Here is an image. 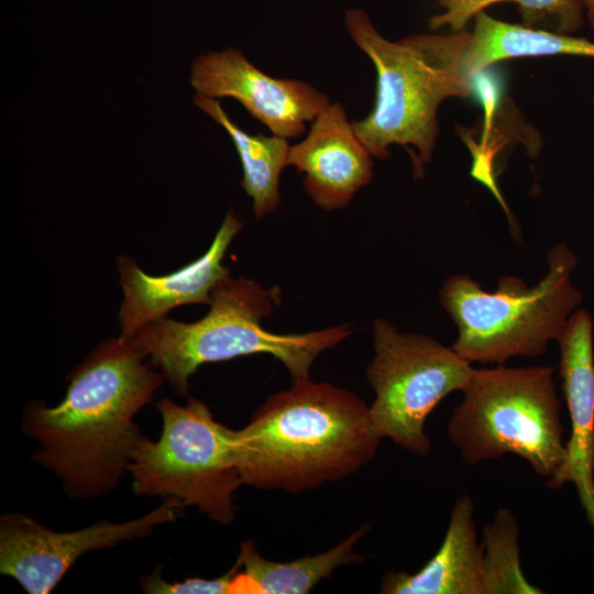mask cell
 Wrapping results in <instances>:
<instances>
[{
	"instance_id": "obj_20",
	"label": "cell",
	"mask_w": 594,
	"mask_h": 594,
	"mask_svg": "<svg viewBox=\"0 0 594 594\" xmlns=\"http://www.w3.org/2000/svg\"><path fill=\"white\" fill-rule=\"evenodd\" d=\"M239 568L235 562L231 570L219 578H189L183 582H167L155 571L141 581V587L144 593L151 594H230Z\"/></svg>"
},
{
	"instance_id": "obj_7",
	"label": "cell",
	"mask_w": 594,
	"mask_h": 594,
	"mask_svg": "<svg viewBox=\"0 0 594 594\" xmlns=\"http://www.w3.org/2000/svg\"><path fill=\"white\" fill-rule=\"evenodd\" d=\"M162 432L157 441L144 435L136 442L128 472L134 493L174 497L209 519L234 520V493L243 484L234 455V430L215 420L208 405L189 398L182 406L157 403Z\"/></svg>"
},
{
	"instance_id": "obj_14",
	"label": "cell",
	"mask_w": 594,
	"mask_h": 594,
	"mask_svg": "<svg viewBox=\"0 0 594 594\" xmlns=\"http://www.w3.org/2000/svg\"><path fill=\"white\" fill-rule=\"evenodd\" d=\"M474 502L464 494L452 508L439 550L417 572L388 571L384 594H483L482 550L477 541Z\"/></svg>"
},
{
	"instance_id": "obj_2",
	"label": "cell",
	"mask_w": 594,
	"mask_h": 594,
	"mask_svg": "<svg viewBox=\"0 0 594 594\" xmlns=\"http://www.w3.org/2000/svg\"><path fill=\"white\" fill-rule=\"evenodd\" d=\"M381 439L360 397L306 378L268 396L234 430V455L243 484L297 494L356 473Z\"/></svg>"
},
{
	"instance_id": "obj_8",
	"label": "cell",
	"mask_w": 594,
	"mask_h": 594,
	"mask_svg": "<svg viewBox=\"0 0 594 594\" xmlns=\"http://www.w3.org/2000/svg\"><path fill=\"white\" fill-rule=\"evenodd\" d=\"M372 328L374 355L365 374L375 393L369 406L373 425L382 438L426 457L431 449L427 417L463 388L473 367L452 346L430 337L400 332L381 318Z\"/></svg>"
},
{
	"instance_id": "obj_1",
	"label": "cell",
	"mask_w": 594,
	"mask_h": 594,
	"mask_svg": "<svg viewBox=\"0 0 594 594\" xmlns=\"http://www.w3.org/2000/svg\"><path fill=\"white\" fill-rule=\"evenodd\" d=\"M55 407L31 402L22 429L36 441L33 460L52 470L74 498L113 491L143 436L134 421L165 380L130 338L98 344L67 376Z\"/></svg>"
},
{
	"instance_id": "obj_18",
	"label": "cell",
	"mask_w": 594,
	"mask_h": 594,
	"mask_svg": "<svg viewBox=\"0 0 594 594\" xmlns=\"http://www.w3.org/2000/svg\"><path fill=\"white\" fill-rule=\"evenodd\" d=\"M442 12L429 19L428 28L449 26L461 32L471 19L491 6L513 2L517 6L522 25L541 29L553 26L556 33L572 34L584 24V9L578 0H435ZM542 30V29H541Z\"/></svg>"
},
{
	"instance_id": "obj_10",
	"label": "cell",
	"mask_w": 594,
	"mask_h": 594,
	"mask_svg": "<svg viewBox=\"0 0 594 594\" xmlns=\"http://www.w3.org/2000/svg\"><path fill=\"white\" fill-rule=\"evenodd\" d=\"M189 84L206 97L233 98L274 135L292 139L306 131L331 102L314 86L274 78L260 70L237 48L208 52L190 66Z\"/></svg>"
},
{
	"instance_id": "obj_12",
	"label": "cell",
	"mask_w": 594,
	"mask_h": 594,
	"mask_svg": "<svg viewBox=\"0 0 594 594\" xmlns=\"http://www.w3.org/2000/svg\"><path fill=\"white\" fill-rule=\"evenodd\" d=\"M593 319L576 309L557 339L559 375L571 420L565 458L547 480L551 490L572 483L594 532V339Z\"/></svg>"
},
{
	"instance_id": "obj_13",
	"label": "cell",
	"mask_w": 594,
	"mask_h": 594,
	"mask_svg": "<svg viewBox=\"0 0 594 594\" xmlns=\"http://www.w3.org/2000/svg\"><path fill=\"white\" fill-rule=\"evenodd\" d=\"M287 164L305 175L306 194L328 211L344 208L374 175L372 156L339 102L330 103L306 138L290 146Z\"/></svg>"
},
{
	"instance_id": "obj_16",
	"label": "cell",
	"mask_w": 594,
	"mask_h": 594,
	"mask_svg": "<svg viewBox=\"0 0 594 594\" xmlns=\"http://www.w3.org/2000/svg\"><path fill=\"white\" fill-rule=\"evenodd\" d=\"M572 55L594 58V42L495 19L484 11L474 16L461 59L463 73L472 78L495 63L519 58Z\"/></svg>"
},
{
	"instance_id": "obj_17",
	"label": "cell",
	"mask_w": 594,
	"mask_h": 594,
	"mask_svg": "<svg viewBox=\"0 0 594 594\" xmlns=\"http://www.w3.org/2000/svg\"><path fill=\"white\" fill-rule=\"evenodd\" d=\"M194 102L220 124L232 140L243 170L241 186L252 199L255 219L274 212L280 204V173L288 166L290 145L287 139L245 132L229 118L217 99L196 92Z\"/></svg>"
},
{
	"instance_id": "obj_4",
	"label": "cell",
	"mask_w": 594,
	"mask_h": 594,
	"mask_svg": "<svg viewBox=\"0 0 594 594\" xmlns=\"http://www.w3.org/2000/svg\"><path fill=\"white\" fill-rule=\"evenodd\" d=\"M280 290L245 277L221 279L211 292L208 314L195 322L162 318L130 337L169 385L183 397L189 378L205 364L266 353L289 372L292 381L309 378L317 356L334 348L353 329L349 323L306 333L278 334L262 319L278 305Z\"/></svg>"
},
{
	"instance_id": "obj_19",
	"label": "cell",
	"mask_w": 594,
	"mask_h": 594,
	"mask_svg": "<svg viewBox=\"0 0 594 594\" xmlns=\"http://www.w3.org/2000/svg\"><path fill=\"white\" fill-rule=\"evenodd\" d=\"M483 594H541L520 565L519 528L512 512L499 508L482 530Z\"/></svg>"
},
{
	"instance_id": "obj_6",
	"label": "cell",
	"mask_w": 594,
	"mask_h": 594,
	"mask_svg": "<svg viewBox=\"0 0 594 594\" xmlns=\"http://www.w3.org/2000/svg\"><path fill=\"white\" fill-rule=\"evenodd\" d=\"M447 425L469 465L512 453L552 477L565 458L561 400L550 366L473 369Z\"/></svg>"
},
{
	"instance_id": "obj_15",
	"label": "cell",
	"mask_w": 594,
	"mask_h": 594,
	"mask_svg": "<svg viewBox=\"0 0 594 594\" xmlns=\"http://www.w3.org/2000/svg\"><path fill=\"white\" fill-rule=\"evenodd\" d=\"M370 526L363 525L336 547L315 556L289 562H275L262 557L253 541L241 544L231 593L238 594H305L338 568L361 564L365 558L355 552V544Z\"/></svg>"
},
{
	"instance_id": "obj_9",
	"label": "cell",
	"mask_w": 594,
	"mask_h": 594,
	"mask_svg": "<svg viewBox=\"0 0 594 594\" xmlns=\"http://www.w3.org/2000/svg\"><path fill=\"white\" fill-rule=\"evenodd\" d=\"M174 497L147 515L121 524L108 520L72 532H57L20 513L0 520V572L15 579L30 594H47L84 553L142 538L174 521L184 509Z\"/></svg>"
},
{
	"instance_id": "obj_5",
	"label": "cell",
	"mask_w": 594,
	"mask_h": 594,
	"mask_svg": "<svg viewBox=\"0 0 594 594\" xmlns=\"http://www.w3.org/2000/svg\"><path fill=\"white\" fill-rule=\"evenodd\" d=\"M547 261V274L531 287L516 276L501 277L492 293L466 274L443 283L439 298L458 329L451 346L461 358L503 364L541 355L557 341L583 295L572 284L578 258L565 243L553 246Z\"/></svg>"
},
{
	"instance_id": "obj_21",
	"label": "cell",
	"mask_w": 594,
	"mask_h": 594,
	"mask_svg": "<svg viewBox=\"0 0 594 594\" xmlns=\"http://www.w3.org/2000/svg\"><path fill=\"white\" fill-rule=\"evenodd\" d=\"M583 9H584V16L586 18L590 26L594 31V0H578Z\"/></svg>"
},
{
	"instance_id": "obj_11",
	"label": "cell",
	"mask_w": 594,
	"mask_h": 594,
	"mask_svg": "<svg viewBox=\"0 0 594 594\" xmlns=\"http://www.w3.org/2000/svg\"><path fill=\"white\" fill-rule=\"evenodd\" d=\"M243 224L232 209L228 211L210 248L199 258L184 267L163 275L145 273L128 255L117 258L123 300L118 314L123 338L165 318L169 310L187 304H210L211 292L230 268L222 264L226 252Z\"/></svg>"
},
{
	"instance_id": "obj_3",
	"label": "cell",
	"mask_w": 594,
	"mask_h": 594,
	"mask_svg": "<svg viewBox=\"0 0 594 594\" xmlns=\"http://www.w3.org/2000/svg\"><path fill=\"white\" fill-rule=\"evenodd\" d=\"M344 22L377 77L372 111L352 121L355 134L370 155L380 160L389 156L391 145L405 146L413 156L414 176L420 178L439 135V106L473 92L461 66L468 32L415 34L392 42L361 9L348 10Z\"/></svg>"
}]
</instances>
